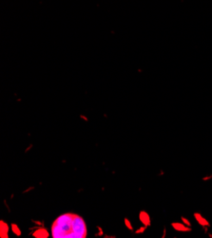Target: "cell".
I'll return each mask as SVG.
<instances>
[{
	"mask_svg": "<svg viewBox=\"0 0 212 238\" xmlns=\"http://www.w3.org/2000/svg\"><path fill=\"white\" fill-rule=\"evenodd\" d=\"M172 227L176 231H179V232H189L190 231V229L188 227L183 225L181 223H172Z\"/></svg>",
	"mask_w": 212,
	"mask_h": 238,
	"instance_id": "obj_5",
	"label": "cell"
},
{
	"mask_svg": "<svg viewBox=\"0 0 212 238\" xmlns=\"http://www.w3.org/2000/svg\"><path fill=\"white\" fill-rule=\"evenodd\" d=\"M194 216H195L196 220L199 222L200 225H202V226H207V225H208V222H207V221L206 220V219H205L204 217H203L200 214H195Z\"/></svg>",
	"mask_w": 212,
	"mask_h": 238,
	"instance_id": "obj_6",
	"label": "cell"
},
{
	"mask_svg": "<svg viewBox=\"0 0 212 238\" xmlns=\"http://www.w3.org/2000/svg\"><path fill=\"white\" fill-rule=\"evenodd\" d=\"M32 235L34 237H36V238H47V237H49L50 233H49V232L47 230H46V229L40 228V229H38L37 231H35L32 233Z\"/></svg>",
	"mask_w": 212,
	"mask_h": 238,
	"instance_id": "obj_2",
	"label": "cell"
},
{
	"mask_svg": "<svg viewBox=\"0 0 212 238\" xmlns=\"http://www.w3.org/2000/svg\"><path fill=\"white\" fill-rule=\"evenodd\" d=\"M125 224H126V226L130 229V230H132V227H131V222H130V220H127V219H125Z\"/></svg>",
	"mask_w": 212,
	"mask_h": 238,
	"instance_id": "obj_8",
	"label": "cell"
},
{
	"mask_svg": "<svg viewBox=\"0 0 212 238\" xmlns=\"http://www.w3.org/2000/svg\"><path fill=\"white\" fill-rule=\"evenodd\" d=\"M139 217H140L141 222H142L145 226H149V225L150 224V215L147 214L146 212H141Z\"/></svg>",
	"mask_w": 212,
	"mask_h": 238,
	"instance_id": "obj_4",
	"label": "cell"
},
{
	"mask_svg": "<svg viewBox=\"0 0 212 238\" xmlns=\"http://www.w3.org/2000/svg\"><path fill=\"white\" fill-rule=\"evenodd\" d=\"M145 229H146V228H141V230H139V231H136V233H142V232H144V231H145Z\"/></svg>",
	"mask_w": 212,
	"mask_h": 238,
	"instance_id": "obj_10",
	"label": "cell"
},
{
	"mask_svg": "<svg viewBox=\"0 0 212 238\" xmlns=\"http://www.w3.org/2000/svg\"><path fill=\"white\" fill-rule=\"evenodd\" d=\"M51 235L54 238H85L87 227L84 219L74 214H64L51 225Z\"/></svg>",
	"mask_w": 212,
	"mask_h": 238,
	"instance_id": "obj_1",
	"label": "cell"
},
{
	"mask_svg": "<svg viewBox=\"0 0 212 238\" xmlns=\"http://www.w3.org/2000/svg\"><path fill=\"white\" fill-rule=\"evenodd\" d=\"M0 236L2 238H7L8 237V231H9V226L7 223H5L4 221H0Z\"/></svg>",
	"mask_w": 212,
	"mask_h": 238,
	"instance_id": "obj_3",
	"label": "cell"
},
{
	"mask_svg": "<svg viewBox=\"0 0 212 238\" xmlns=\"http://www.w3.org/2000/svg\"><path fill=\"white\" fill-rule=\"evenodd\" d=\"M182 220H183L184 222H185V223H186V224H187V225L188 227L190 226V223H189V222H188V221L187 220V219H186L185 217H182Z\"/></svg>",
	"mask_w": 212,
	"mask_h": 238,
	"instance_id": "obj_9",
	"label": "cell"
},
{
	"mask_svg": "<svg viewBox=\"0 0 212 238\" xmlns=\"http://www.w3.org/2000/svg\"><path fill=\"white\" fill-rule=\"evenodd\" d=\"M12 231H13V233L14 234H16L17 236L21 235V231H20V229L18 228L17 225H15V224H13V225H12Z\"/></svg>",
	"mask_w": 212,
	"mask_h": 238,
	"instance_id": "obj_7",
	"label": "cell"
}]
</instances>
